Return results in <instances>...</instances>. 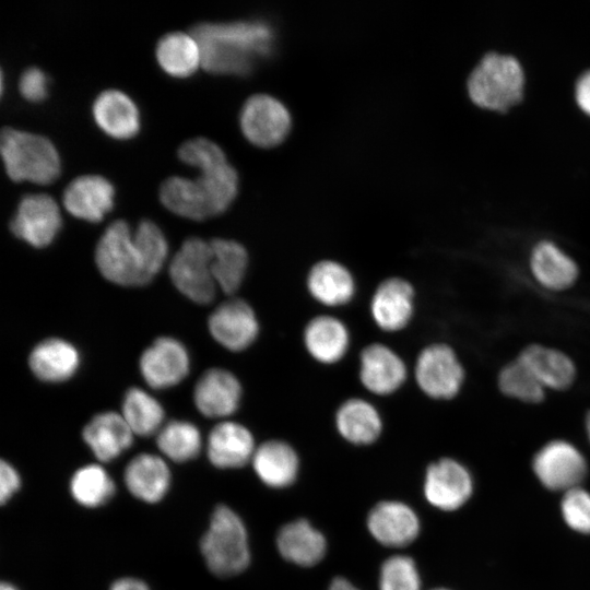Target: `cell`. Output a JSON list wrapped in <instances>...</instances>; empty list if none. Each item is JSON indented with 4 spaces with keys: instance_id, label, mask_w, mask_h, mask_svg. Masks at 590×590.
Wrapping results in <instances>:
<instances>
[{
    "instance_id": "1",
    "label": "cell",
    "mask_w": 590,
    "mask_h": 590,
    "mask_svg": "<svg viewBox=\"0 0 590 590\" xmlns=\"http://www.w3.org/2000/svg\"><path fill=\"white\" fill-rule=\"evenodd\" d=\"M190 34L199 44L202 67L216 73L249 72L274 43L272 26L262 20L200 22Z\"/></svg>"
},
{
    "instance_id": "2",
    "label": "cell",
    "mask_w": 590,
    "mask_h": 590,
    "mask_svg": "<svg viewBox=\"0 0 590 590\" xmlns=\"http://www.w3.org/2000/svg\"><path fill=\"white\" fill-rule=\"evenodd\" d=\"M200 553L209 571L220 578L241 574L250 563L246 526L228 506L217 505L200 539Z\"/></svg>"
},
{
    "instance_id": "3",
    "label": "cell",
    "mask_w": 590,
    "mask_h": 590,
    "mask_svg": "<svg viewBox=\"0 0 590 590\" xmlns=\"http://www.w3.org/2000/svg\"><path fill=\"white\" fill-rule=\"evenodd\" d=\"M0 152L8 176L15 181L27 179L48 184L60 173L59 154L44 135L3 127Z\"/></svg>"
},
{
    "instance_id": "4",
    "label": "cell",
    "mask_w": 590,
    "mask_h": 590,
    "mask_svg": "<svg viewBox=\"0 0 590 590\" xmlns=\"http://www.w3.org/2000/svg\"><path fill=\"white\" fill-rule=\"evenodd\" d=\"M523 80L522 68L515 57L489 52L472 70L468 91L477 105L504 110L521 98Z\"/></svg>"
},
{
    "instance_id": "5",
    "label": "cell",
    "mask_w": 590,
    "mask_h": 590,
    "mask_svg": "<svg viewBox=\"0 0 590 590\" xmlns=\"http://www.w3.org/2000/svg\"><path fill=\"white\" fill-rule=\"evenodd\" d=\"M95 262L101 274L117 285L141 286L152 281L133 233L123 220H116L106 227L96 244Z\"/></svg>"
},
{
    "instance_id": "6",
    "label": "cell",
    "mask_w": 590,
    "mask_h": 590,
    "mask_svg": "<svg viewBox=\"0 0 590 590\" xmlns=\"http://www.w3.org/2000/svg\"><path fill=\"white\" fill-rule=\"evenodd\" d=\"M211 246L199 237H188L169 264V275L176 288L190 300L205 305L216 293L211 269Z\"/></svg>"
},
{
    "instance_id": "7",
    "label": "cell",
    "mask_w": 590,
    "mask_h": 590,
    "mask_svg": "<svg viewBox=\"0 0 590 590\" xmlns=\"http://www.w3.org/2000/svg\"><path fill=\"white\" fill-rule=\"evenodd\" d=\"M417 387L434 400H450L461 390L464 368L446 343H432L421 350L414 364Z\"/></svg>"
},
{
    "instance_id": "8",
    "label": "cell",
    "mask_w": 590,
    "mask_h": 590,
    "mask_svg": "<svg viewBox=\"0 0 590 590\" xmlns=\"http://www.w3.org/2000/svg\"><path fill=\"white\" fill-rule=\"evenodd\" d=\"M244 135L259 146H273L282 142L292 127V116L285 104L273 95H250L239 111Z\"/></svg>"
},
{
    "instance_id": "9",
    "label": "cell",
    "mask_w": 590,
    "mask_h": 590,
    "mask_svg": "<svg viewBox=\"0 0 590 590\" xmlns=\"http://www.w3.org/2000/svg\"><path fill=\"white\" fill-rule=\"evenodd\" d=\"M533 470L541 483L553 491L567 492L579 484L587 473L582 453L566 440H552L533 458Z\"/></svg>"
},
{
    "instance_id": "10",
    "label": "cell",
    "mask_w": 590,
    "mask_h": 590,
    "mask_svg": "<svg viewBox=\"0 0 590 590\" xmlns=\"http://www.w3.org/2000/svg\"><path fill=\"white\" fill-rule=\"evenodd\" d=\"M61 214L55 199L47 193H28L21 198L10 222L11 232L34 247L49 245L61 227Z\"/></svg>"
},
{
    "instance_id": "11",
    "label": "cell",
    "mask_w": 590,
    "mask_h": 590,
    "mask_svg": "<svg viewBox=\"0 0 590 590\" xmlns=\"http://www.w3.org/2000/svg\"><path fill=\"white\" fill-rule=\"evenodd\" d=\"M208 327L212 338L232 352L247 350L257 340L260 331L253 308L239 298L219 305L210 315Z\"/></svg>"
},
{
    "instance_id": "12",
    "label": "cell",
    "mask_w": 590,
    "mask_h": 590,
    "mask_svg": "<svg viewBox=\"0 0 590 590\" xmlns=\"http://www.w3.org/2000/svg\"><path fill=\"white\" fill-rule=\"evenodd\" d=\"M140 371L145 382L154 389H166L182 381L190 368L185 345L169 337L156 339L141 354Z\"/></svg>"
},
{
    "instance_id": "13",
    "label": "cell",
    "mask_w": 590,
    "mask_h": 590,
    "mask_svg": "<svg viewBox=\"0 0 590 590\" xmlns=\"http://www.w3.org/2000/svg\"><path fill=\"white\" fill-rule=\"evenodd\" d=\"M415 310V291L405 279L392 276L375 290L369 304L375 324L385 332H398L411 322Z\"/></svg>"
},
{
    "instance_id": "14",
    "label": "cell",
    "mask_w": 590,
    "mask_h": 590,
    "mask_svg": "<svg viewBox=\"0 0 590 590\" xmlns=\"http://www.w3.org/2000/svg\"><path fill=\"white\" fill-rule=\"evenodd\" d=\"M358 377L367 391L385 397L404 385L408 367L394 350L382 343H371L361 352Z\"/></svg>"
},
{
    "instance_id": "15",
    "label": "cell",
    "mask_w": 590,
    "mask_h": 590,
    "mask_svg": "<svg viewBox=\"0 0 590 590\" xmlns=\"http://www.w3.org/2000/svg\"><path fill=\"white\" fill-rule=\"evenodd\" d=\"M469 471L458 461L442 458L426 471L424 495L434 507L450 511L460 508L472 494Z\"/></svg>"
},
{
    "instance_id": "16",
    "label": "cell",
    "mask_w": 590,
    "mask_h": 590,
    "mask_svg": "<svg viewBox=\"0 0 590 590\" xmlns=\"http://www.w3.org/2000/svg\"><path fill=\"white\" fill-rule=\"evenodd\" d=\"M243 396L241 384L227 369L214 367L205 370L193 389V401L198 411L211 418H226L239 408Z\"/></svg>"
},
{
    "instance_id": "17",
    "label": "cell",
    "mask_w": 590,
    "mask_h": 590,
    "mask_svg": "<svg viewBox=\"0 0 590 590\" xmlns=\"http://www.w3.org/2000/svg\"><path fill=\"white\" fill-rule=\"evenodd\" d=\"M123 483L131 496L145 504H156L165 498L172 484L167 461L151 452L134 456L125 467Z\"/></svg>"
},
{
    "instance_id": "18",
    "label": "cell",
    "mask_w": 590,
    "mask_h": 590,
    "mask_svg": "<svg viewBox=\"0 0 590 590\" xmlns=\"http://www.w3.org/2000/svg\"><path fill=\"white\" fill-rule=\"evenodd\" d=\"M367 528L374 539L389 547L411 544L420 533V520L408 505L396 502H380L368 514Z\"/></svg>"
},
{
    "instance_id": "19",
    "label": "cell",
    "mask_w": 590,
    "mask_h": 590,
    "mask_svg": "<svg viewBox=\"0 0 590 590\" xmlns=\"http://www.w3.org/2000/svg\"><path fill=\"white\" fill-rule=\"evenodd\" d=\"M256 444L251 432L234 421H222L209 433L205 452L217 469H238L252 460Z\"/></svg>"
},
{
    "instance_id": "20",
    "label": "cell",
    "mask_w": 590,
    "mask_h": 590,
    "mask_svg": "<svg viewBox=\"0 0 590 590\" xmlns=\"http://www.w3.org/2000/svg\"><path fill=\"white\" fill-rule=\"evenodd\" d=\"M62 203L73 216L98 222L113 208L114 187L101 175H81L73 178L64 188Z\"/></svg>"
},
{
    "instance_id": "21",
    "label": "cell",
    "mask_w": 590,
    "mask_h": 590,
    "mask_svg": "<svg viewBox=\"0 0 590 590\" xmlns=\"http://www.w3.org/2000/svg\"><path fill=\"white\" fill-rule=\"evenodd\" d=\"M82 438L94 457L107 463L131 447L134 434L121 414L107 411L91 418L82 430Z\"/></svg>"
},
{
    "instance_id": "22",
    "label": "cell",
    "mask_w": 590,
    "mask_h": 590,
    "mask_svg": "<svg viewBox=\"0 0 590 590\" xmlns=\"http://www.w3.org/2000/svg\"><path fill=\"white\" fill-rule=\"evenodd\" d=\"M306 286L310 296L327 307L347 305L356 293L352 272L341 262L331 259L320 260L309 269Z\"/></svg>"
},
{
    "instance_id": "23",
    "label": "cell",
    "mask_w": 590,
    "mask_h": 590,
    "mask_svg": "<svg viewBox=\"0 0 590 590\" xmlns=\"http://www.w3.org/2000/svg\"><path fill=\"white\" fill-rule=\"evenodd\" d=\"M303 342L307 353L316 362L332 365L346 355L351 335L346 324L339 318L319 315L305 326Z\"/></svg>"
},
{
    "instance_id": "24",
    "label": "cell",
    "mask_w": 590,
    "mask_h": 590,
    "mask_svg": "<svg viewBox=\"0 0 590 590\" xmlns=\"http://www.w3.org/2000/svg\"><path fill=\"white\" fill-rule=\"evenodd\" d=\"M519 359L545 389L566 390L576 379V365L564 352L541 344L526 346Z\"/></svg>"
},
{
    "instance_id": "25",
    "label": "cell",
    "mask_w": 590,
    "mask_h": 590,
    "mask_svg": "<svg viewBox=\"0 0 590 590\" xmlns=\"http://www.w3.org/2000/svg\"><path fill=\"white\" fill-rule=\"evenodd\" d=\"M334 423L338 433L356 446L375 442L382 432L378 409L363 398H350L337 409Z\"/></svg>"
},
{
    "instance_id": "26",
    "label": "cell",
    "mask_w": 590,
    "mask_h": 590,
    "mask_svg": "<svg viewBox=\"0 0 590 590\" xmlns=\"http://www.w3.org/2000/svg\"><path fill=\"white\" fill-rule=\"evenodd\" d=\"M530 270L534 280L550 291L569 288L579 273L575 260L550 240H541L533 247Z\"/></svg>"
},
{
    "instance_id": "27",
    "label": "cell",
    "mask_w": 590,
    "mask_h": 590,
    "mask_svg": "<svg viewBox=\"0 0 590 590\" xmlns=\"http://www.w3.org/2000/svg\"><path fill=\"white\" fill-rule=\"evenodd\" d=\"M92 113L96 123L109 135L127 139L140 127L135 103L122 91L108 88L94 99Z\"/></svg>"
},
{
    "instance_id": "28",
    "label": "cell",
    "mask_w": 590,
    "mask_h": 590,
    "mask_svg": "<svg viewBox=\"0 0 590 590\" xmlns=\"http://www.w3.org/2000/svg\"><path fill=\"white\" fill-rule=\"evenodd\" d=\"M276 546L284 559L302 567L318 564L327 551L324 536L306 519L283 526L276 536Z\"/></svg>"
},
{
    "instance_id": "29",
    "label": "cell",
    "mask_w": 590,
    "mask_h": 590,
    "mask_svg": "<svg viewBox=\"0 0 590 590\" xmlns=\"http://www.w3.org/2000/svg\"><path fill=\"white\" fill-rule=\"evenodd\" d=\"M80 354L68 341L50 338L39 342L31 352L28 365L33 374L46 382L70 379L79 369Z\"/></svg>"
},
{
    "instance_id": "30",
    "label": "cell",
    "mask_w": 590,
    "mask_h": 590,
    "mask_svg": "<svg viewBox=\"0 0 590 590\" xmlns=\"http://www.w3.org/2000/svg\"><path fill=\"white\" fill-rule=\"evenodd\" d=\"M251 463L258 477L273 488L291 485L296 480L299 468L294 448L279 439H270L259 445Z\"/></svg>"
},
{
    "instance_id": "31",
    "label": "cell",
    "mask_w": 590,
    "mask_h": 590,
    "mask_svg": "<svg viewBox=\"0 0 590 590\" xmlns=\"http://www.w3.org/2000/svg\"><path fill=\"white\" fill-rule=\"evenodd\" d=\"M211 246V269L221 291L233 295L241 285L248 267L246 248L234 239L213 238Z\"/></svg>"
},
{
    "instance_id": "32",
    "label": "cell",
    "mask_w": 590,
    "mask_h": 590,
    "mask_svg": "<svg viewBox=\"0 0 590 590\" xmlns=\"http://www.w3.org/2000/svg\"><path fill=\"white\" fill-rule=\"evenodd\" d=\"M160 199L172 212L191 220L212 216L208 200L196 179L167 177L160 187Z\"/></svg>"
},
{
    "instance_id": "33",
    "label": "cell",
    "mask_w": 590,
    "mask_h": 590,
    "mask_svg": "<svg viewBox=\"0 0 590 590\" xmlns=\"http://www.w3.org/2000/svg\"><path fill=\"white\" fill-rule=\"evenodd\" d=\"M160 66L175 76L191 74L201 63V51L197 39L185 32L163 35L155 49Z\"/></svg>"
},
{
    "instance_id": "34",
    "label": "cell",
    "mask_w": 590,
    "mask_h": 590,
    "mask_svg": "<svg viewBox=\"0 0 590 590\" xmlns=\"http://www.w3.org/2000/svg\"><path fill=\"white\" fill-rule=\"evenodd\" d=\"M69 492L78 505L98 508L113 498L116 484L102 464L90 463L73 472L69 481Z\"/></svg>"
},
{
    "instance_id": "35",
    "label": "cell",
    "mask_w": 590,
    "mask_h": 590,
    "mask_svg": "<svg viewBox=\"0 0 590 590\" xmlns=\"http://www.w3.org/2000/svg\"><path fill=\"white\" fill-rule=\"evenodd\" d=\"M156 446L164 458L173 462L185 463L199 456L203 440L194 424L174 420L164 424L158 430Z\"/></svg>"
},
{
    "instance_id": "36",
    "label": "cell",
    "mask_w": 590,
    "mask_h": 590,
    "mask_svg": "<svg viewBox=\"0 0 590 590\" xmlns=\"http://www.w3.org/2000/svg\"><path fill=\"white\" fill-rule=\"evenodd\" d=\"M121 409V415L134 436L156 435L164 425L163 406L141 388L133 387L126 392Z\"/></svg>"
},
{
    "instance_id": "37",
    "label": "cell",
    "mask_w": 590,
    "mask_h": 590,
    "mask_svg": "<svg viewBox=\"0 0 590 590\" xmlns=\"http://www.w3.org/2000/svg\"><path fill=\"white\" fill-rule=\"evenodd\" d=\"M497 384L505 396L524 403H540L545 397L546 389L517 358L499 370Z\"/></svg>"
},
{
    "instance_id": "38",
    "label": "cell",
    "mask_w": 590,
    "mask_h": 590,
    "mask_svg": "<svg viewBox=\"0 0 590 590\" xmlns=\"http://www.w3.org/2000/svg\"><path fill=\"white\" fill-rule=\"evenodd\" d=\"M134 244L141 255L145 270L153 278L163 268L168 244L161 228L151 220H142L133 232Z\"/></svg>"
},
{
    "instance_id": "39",
    "label": "cell",
    "mask_w": 590,
    "mask_h": 590,
    "mask_svg": "<svg viewBox=\"0 0 590 590\" xmlns=\"http://www.w3.org/2000/svg\"><path fill=\"white\" fill-rule=\"evenodd\" d=\"M379 590H421L414 560L404 555L387 558L380 567Z\"/></svg>"
},
{
    "instance_id": "40",
    "label": "cell",
    "mask_w": 590,
    "mask_h": 590,
    "mask_svg": "<svg viewBox=\"0 0 590 590\" xmlns=\"http://www.w3.org/2000/svg\"><path fill=\"white\" fill-rule=\"evenodd\" d=\"M562 514L566 523L575 531L590 533V493L575 487L565 492Z\"/></svg>"
},
{
    "instance_id": "41",
    "label": "cell",
    "mask_w": 590,
    "mask_h": 590,
    "mask_svg": "<svg viewBox=\"0 0 590 590\" xmlns=\"http://www.w3.org/2000/svg\"><path fill=\"white\" fill-rule=\"evenodd\" d=\"M47 78L42 69L32 66L23 70L19 79V90L23 97L37 102L47 95Z\"/></svg>"
},
{
    "instance_id": "42",
    "label": "cell",
    "mask_w": 590,
    "mask_h": 590,
    "mask_svg": "<svg viewBox=\"0 0 590 590\" xmlns=\"http://www.w3.org/2000/svg\"><path fill=\"white\" fill-rule=\"evenodd\" d=\"M22 479L17 470L8 461L0 462V503L5 505L20 491Z\"/></svg>"
},
{
    "instance_id": "43",
    "label": "cell",
    "mask_w": 590,
    "mask_h": 590,
    "mask_svg": "<svg viewBox=\"0 0 590 590\" xmlns=\"http://www.w3.org/2000/svg\"><path fill=\"white\" fill-rule=\"evenodd\" d=\"M576 98L580 107L590 114V71L585 72L576 86Z\"/></svg>"
},
{
    "instance_id": "44",
    "label": "cell",
    "mask_w": 590,
    "mask_h": 590,
    "mask_svg": "<svg viewBox=\"0 0 590 590\" xmlns=\"http://www.w3.org/2000/svg\"><path fill=\"white\" fill-rule=\"evenodd\" d=\"M109 590H150V587L139 578L127 576L116 579Z\"/></svg>"
},
{
    "instance_id": "45",
    "label": "cell",
    "mask_w": 590,
    "mask_h": 590,
    "mask_svg": "<svg viewBox=\"0 0 590 590\" xmlns=\"http://www.w3.org/2000/svg\"><path fill=\"white\" fill-rule=\"evenodd\" d=\"M328 590H358L354 585H352L347 579L343 577L334 578Z\"/></svg>"
},
{
    "instance_id": "46",
    "label": "cell",
    "mask_w": 590,
    "mask_h": 590,
    "mask_svg": "<svg viewBox=\"0 0 590 590\" xmlns=\"http://www.w3.org/2000/svg\"><path fill=\"white\" fill-rule=\"evenodd\" d=\"M0 590H19V589L9 581H2L0 585Z\"/></svg>"
},
{
    "instance_id": "47",
    "label": "cell",
    "mask_w": 590,
    "mask_h": 590,
    "mask_svg": "<svg viewBox=\"0 0 590 590\" xmlns=\"http://www.w3.org/2000/svg\"><path fill=\"white\" fill-rule=\"evenodd\" d=\"M585 425H586V433L590 441V411L586 415Z\"/></svg>"
},
{
    "instance_id": "48",
    "label": "cell",
    "mask_w": 590,
    "mask_h": 590,
    "mask_svg": "<svg viewBox=\"0 0 590 590\" xmlns=\"http://www.w3.org/2000/svg\"><path fill=\"white\" fill-rule=\"evenodd\" d=\"M435 590H446V589H435Z\"/></svg>"
}]
</instances>
